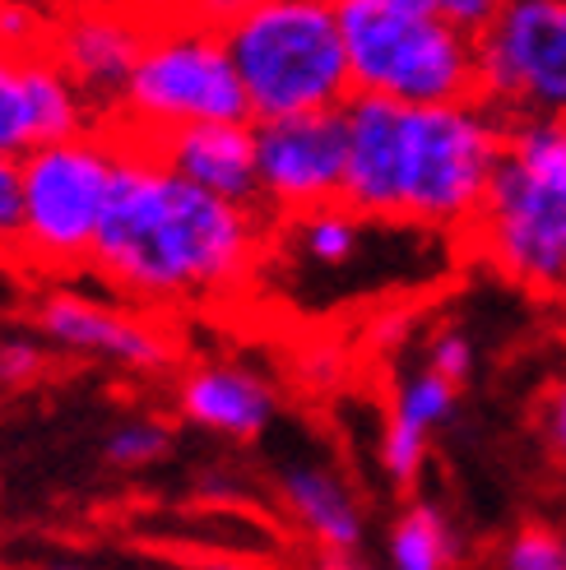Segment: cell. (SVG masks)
<instances>
[{
  "mask_svg": "<svg viewBox=\"0 0 566 570\" xmlns=\"http://www.w3.org/2000/svg\"><path fill=\"white\" fill-rule=\"evenodd\" d=\"M274 223L261 205L195 186L154 149L126 139L117 195L89 269L145 306L223 302L261 274Z\"/></svg>",
  "mask_w": 566,
  "mask_h": 570,
  "instance_id": "6da1fadb",
  "label": "cell"
},
{
  "mask_svg": "<svg viewBox=\"0 0 566 570\" xmlns=\"http://www.w3.org/2000/svg\"><path fill=\"white\" fill-rule=\"evenodd\" d=\"M344 205L437 237H469L492 186L506 117L484 98L409 107L377 94L344 102Z\"/></svg>",
  "mask_w": 566,
  "mask_h": 570,
  "instance_id": "7a4b0ae2",
  "label": "cell"
},
{
  "mask_svg": "<svg viewBox=\"0 0 566 570\" xmlns=\"http://www.w3.org/2000/svg\"><path fill=\"white\" fill-rule=\"evenodd\" d=\"M469 246L516 288L566 302V121H506L501 158L469 227Z\"/></svg>",
  "mask_w": 566,
  "mask_h": 570,
  "instance_id": "3957f363",
  "label": "cell"
},
{
  "mask_svg": "<svg viewBox=\"0 0 566 570\" xmlns=\"http://www.w3.org/2000/svg\"><path fill=\"white\" fill-rule=\"evenodd\" d=\"M251 121L334 111L353 98L339 0H256L223 19Z\"/></svg>",
  "mask_w": 566,
  "mask_h": 570,
  "instance_id": "277c9868",
  "label": "cell"
},
{
  "mask_svg": "<svg viewBox=\"0 0 566 570\" xmlns=\"http://www.w3.org/2000/svg\"><path fill=\"white\" fill-rule=\"evenodd\" d=\"M195 121H251V102L223 42V23L177 0L154 10L149 42L107 126L135 145H154Z\"/></svg>",
  "mask_w": 566,
  "mask_h": 570,
  "instance_id": "5b68a950",
  "label": "cell"
},
{
  "mask_svg": "<svg viewBox=\"0 0 566 570\" xmlns=\"http://www.w3.org/2000/svg\"><path fill=\"white\" fill-rule=\"evenodd\" d=\"M126 158V139L98 126L70 139H51L19 158L23 173V233L14 261L33 274L66 278L89 269L107 223Z\"/></svg>",
  "mask_w": 566,
  "mask_h": 570,
  "instance_id": "8992f818",
  "label": "cell"
},
{
  "mask_svg": "<svg viewBox=\"0 0 566 570\" xmlns=\"http://www.w3.org/2000/svg\"><path fill=\"white\" fill-rule=\"evenodd\" d=\"M353 94L409 107L478 98V38L400 0H339Z\"/></svg>",
  "mask_w": 566,
  "mask_h": 570,
  "instance_id": "52a82bcc",
  "label": "cell"
},
{
  "mask_svg": "<svg viewBox=\"0 0 566 570\" xmlns=\"http://www.w3.org/2000/svg\"><path fill=\"white\" fill-rule=\"evenodd\" d=\"M478 38V98L506 121H566V0H506Z\"/></svg>",
  "mask_w": 566,
  "mask_h": 570,
  "instance_id": "ba28073f",
  "label": "cell"
},
{
  "mask_svg": "<svg viewBox=\"0 0 566 570\" xmlns=\"http://www.w3.org/2000/svg\"><path fill=\"white\" fill-rule=\"evenodd\" d=\"M256 126V177L261 205L270 218H297L344 199L349 173V130L344 107L302 111V117L251 121Z\"/></svg>",
  "mask_w": 566,
  "mask_h": 570,
  "instance_id": "9c48e42d",
  "label": "cell"
},
{
  "mask_svg": "<svg viewBox=\"0 0 566 570\" xmlns=\"http://www.w3.org/2000/svg\"><path fill=\"white\" fill-rule=\"evenodd\" d=\"M154 10L145 6H117V0H75V6H56L47 47L61 61L89 102L98 107L103 126L117 117L126 98V83L139 66V51L149 42Z\"/></svg>",
  "mask_w": 566,
  "mask_h": 570,
  "instance_id": "30bf717a",
  "label": "cell"
},
{
  "mask_svg": "<svg viewBox=\"0 0 566 570\" xmlns=\"http://www.w3.org/2000/svg\"><path fill=\"white\" fill-rule=\"evenodd\" d=\"M33 330L61 353L111 362L121 372H139V376L167 372L177 362V344L163 325L135 316V311L94 302L75 288H47L33 302Z\"/></svg>",
  "mask_w": 566,
  "mask_h": 570,
  "instance_id": "8fae6325",
  "label": "cell"
},
{
  "mask_svg": "<svg viewBox=\"0 0 566 570\" xmlns=\"http://www.w3.org/2000/svg\"><path fill=\"white\" fill-rule=\"evenodd\" d=\"M177 413L201 432L228 441H261L279 417L274 385L242 362H201L177 381Z\"/></svg>",
  "mask_w": 566,
  "mask_h": 570,
  "instance_id": "7c38bea8",
  "label": "cell"
},
{
  "mask_svg": "<svg viewBox=\"0 0 566 570\" xmlns=\"http://www.w3.org/2000/svg\"><path fill=\"white\" fill-rule=\"evenodd\" d=\"M145 149H154L177 177L195 186H205L223 199H242V205H261L256 126L251 121H195L154 139Z\"/></svg>",
  "mask_w": 566,
  "mask_h": 570,
  "instance_id": "4fadbf2b",
  "label": "cell"
},
{
  "mask_svg": "<svg viewBox=\"0 0 566 570\" xmlns=\"http://www.w3.org/2000/svg\"><path fill=\"white\" fill-rule=\"evenodd\" d=\"M279 501L289 505V515L306 529V538L321 552L334 557H353L362 548V505L353 497V488L339 478L330 464L316 460H297L279 469Z\"/></svg>",
  "mask_w": 566,
  "mask_h": 570,
  "instance_id": "5bb4252c",
  "label": "cell"
},
{
  "mask_svg": "<svg viewBox=\"0 0 566 570\" xmlns=\"http://www.w3.org/2000/svg\"><path fill=\"white\" fill-rule=\"evenodd\" d=\"M377 227H381L377 218H367V214L349 209L344 199H334V205L306 209L297 218H283L279 233L293 246L297 265L334 274V269H349V265L362 261V250H367V242H372Z\"/></svg>",
  "mask_w": 566,
  "mask_h": 570,
  "instance_id": "9a60e30c",
  "label": "cell"
},
{
  "mask_svg": "<svg viewBox=\"0 0 566 570\" xmlns=\"http://www.w3.org/2000/svg\"><path fill=\"white\" fill-rule=\"evenodd\" d=\"M386 561H390V570H456V561H460L456 529H450V520L432 501H409L400 515L390 520Z\"/></svg>",
  "mask_w": 566,
  "mask_h": 570,
  "instance_id": "2e32d148",
  "label": "cell"
},
{
  "mask_svg": "<svg viewBox=\"0 0 566 570\" xmlns=\"http://www.w3.org/2000/svg\"><path fill=\"white\" fill-rule=\"evenodd\" d=\"M456 404H460V385L446 381L441 372H432L428 362L409 372L400 385H394V399H390V422L409 426L418 436H437L441 426L456 417Z\"/></svg>",
  "mask_w": 566,
  "mask_h": 570,
  "instance_id": "e0dca14e",
  "label": "cell"
},
{
  "mask_svg": "<svg viewBox=\"0 0 566 570\" xmlns=\"http://www.w3.org/2000/svg\"><path fill=\"white\" fill-rule=\"evenodd\" d=\"M28 149H38V121L33 102H28L23 51L0 47V154L23 158Z\"/></svg>",
  "mask_w": 566,
  "mask_h": 570,
  "instance_id": "ac0fdd59",
  "label": "cell"
},
{
  "mask_svg": "<svg viewBox=\"0 0 566 570\" xmlns=\"http://www.w3.org/2000/svg\"><path fill=\"white\" fill-rule=\"evenodd\" d=\"M167 450H173V432L158 417H130L121 426H111V436L103 441L107 464H117V469H149Z\"/></svg>",
  "mask_w": 566,
  "mask_h": 570,
  "instance_id": "d6986e66",
  "label": "cell"
},
{
  "mask_svg": "<svg viewBox=\"0 0 566 570\" xmlns=\"http://www.w3.org/2000/svg\"><path fill=\"white\" fill-rule=\"evenodd\" d=\"M497 570H566V533L553 524H520L506 538Z\"/></svg>",
  "mask_w": 566,
  "mask_h": 570,
  "instance_id": "ffe728a7",
  "label": "cell"
},
{
  "mask_svg": "<svg viewBox=\"0 0 566 570\" xmlns=\"http://www.w3.org/2000/svg\"><path fill=\"white\" fill-rule=\"evenodd\" d=\"M428 450H432V436H418V432H409V426L386 417V432H381V473L394 482V488H413L422 464H428Z\"/></svg>",
  "mask_w": 566,
  "mask_h": 570,
  "instance_id": "44dd1931",
  "label": "cell"
},
{
  "mask_svg": "<svg viewBox=\"0 0 566 570\" xmlns=\"http://www.w3.org/2000/svg\"><path fill=\"white\" fill-rule=\"evenodd\" d=\"M51 10H42L38 0H0V47L10 51H38L47 47Z\"/></svg>",
  "mask_w": 566,
  "mask_h": 570,
  "instance_id": "7402d4cb",
  "label": "cell"
},
{
  "mask_svg": "<svg viewBox=\"0 0 566 570\" xmlns=\"http://www.w3.org/2000/svg\"><path fill=\"white\" fill-rule=\"evenodd\" d=\"M422 362L465 390L469 376H474V366H478V348H474V338H469L465 330L446 325V330H437V334L428 338V357H422Z\"/></svg>",
  "mask_w": 566,
  "mask_h": 570,
  "instance_id": "603a6c76",
  "label": "cell"
},
{
  "mask_svg": "<svg viewBox=\"0 0 566 570\" xmlns=\"http://www.w3.org/2000/svg\"><path fill=\"white\" fill-rule=\"evenodd\" d=\"M47 338H28V334H10L0 338V385L6 390H23L47 372Z\"/></svg>",
  "mask_w": 566,
  "mask_h": 570,
  "instance_id": "cb8c5ba5",
  "label": "cell"
},
{
  "mask_svg": "<svg viewBox=\"0 0 566 570\" xmlns=\"http://www.w3.org/2000/svg\"><path fill=\"white\" fill-rule=\"evenodd\" d=\"M23 233V173L19 158L0 154V261H14Z\"/></svg>",
  "mask_w": 566,
  "mask_h": 570,
  "instance_id": "d4e9b609",
  "label": "cell"
},
{
  "mask_svg": "<svg viewBox=\"0 0 566 570\" xmlns=\"http://www.w3.org/2000/svg\"><path fill=\"white\" fill-rule=\"evenodd\" d=\"M400 6L441 14V19H450L456 28H465V33H484V28L492 23V14L506 6V0H400Z\"/></svg>",
  "mask_w": 566,
  "mask_h": 570,
  "instance_id": "484cf974",
  "label": "cell"
},
{
  "mask_svg": "<svg viewBox=\"0 0 566 570\" xmlns=\"http://www.w3.org/2000/svg\"><path fill=\"white\" fill-rule=\"evenodd\" d=\"M539 426H544V441L557 460H566V376L544 394L539 404Z\"/></svg>",
  "mask_w": 566,
  "mask_h": 570,
  "instance_id": "4316f807",
  "label": "cell"
},
{
  "mask_svg": "<svg viewBox=\"0 0 566 570\" xmlns=\"http://www.w3.org/2000/svg\"><path fill=\"white\" fill-rule=\"evenodd\" d=\"M201 14H209L214 23H223V19H233L237 10H246V6H256V0H191Z\"/></svg>",
  "mask_w": 566,
  "mask_h": 570,
  "instance_id": "83f0119b",
  "label": "cell"
},
{
  "mask_svg": "<svg viewBox=\"0 0 566 570\" xmlns=\"http://www.w3.org/2000/svg\"><path fill=\"white\" fill-rule=\"evenodd\" d=\"M321 570H372V566H358L353 557H334V552H325V561H321Z\"/></svg>",
  "mask_w": 566,
  "mask_h": 570,
  "instance_id": "f1b7e54d",
  "label": "cell"
},
{
  "mask_svg": "<svg viewBox=\"0 0 566 570\" xmlns=\"http://www.w3.org/2000/svg\"><path fill=\"white\" fill-rule=\"evenodd\" d=\"M201 570H246V566H237V561H209V566H201Z\"/></svg>",
  "mask_w": 566,
  "mask_h": 570,
  "instance_id": "f546056e",
  "label": "cell"
},
{
  "mask_svg": "<svg viewBox=\"0 0 566 570\" xmlns=\"http://www.w3.org/2000/svg\"><path fill=\"white\" fill-rule=\"evenodd\" d=\"M51 570H75V566H51Z\"/></svg>",
  "mask_w": 566,
  "mask_h": 570,
  "instance_id": "4dcf8cb0",
  "label": "cell"
}]
</instances>
